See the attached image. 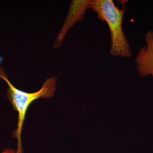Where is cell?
<instances>
[{
	"mask_svg": "<svg viewBox=\"0 0 153 153\" xmlns=\"http://www.w3.org/2000/svg\"><path fill=\"white\" fill-rule=\"evenodd\" d=\"M1 153H16V152L12 149H5Z\"/></svg>",
	"mask_w": 153,
	"mask_h": 153,
	"instance_id": "cell-5",
	"label": "cell"
},
{
	"mask_svg": "<svg viewBox=\"0 0 153 153\" xmlns=\"http://www.w3.org/2000/svg\"><path fill=\"white\" fill-rule=\"evenodd\" d=\"M145 40L146 45L140 48L136 57V67L142 77L151 76L153 79V31L148 30Z\"/></svg>",
	"mask_w": 153,
	"mask_h": 153,
	"instance_id": "cell-3",
	"label": "cell"
},
{
	"mask_svg": "<svg viewBox=\"0 0 153 153\" xmlns=\"http://www.w3.org/2000/svg\"><path fill=\"white\" fill-rule=\"evenodd\" d=\"M3 59L0 57V78L4 80L8 88L6 95L13 108L18 113L16 129L13 132V137L17 140V150L16 153H24L22 143V134L25 116L31 104L40 98L50 99L55 94L56 90L57 79L55 76L49 77L44 82L40 90L33 93H28L18 89L10 82L5 71L1 65Z\"/></svg>",
	"mask_w": 153,
	"mask_h": 153,
	"instance_id": "cell-1",
	"label": "cell"
},
{
	"mask_svg": "<svg viewBox=\"0 0 153 153\" xmlns=\"http://www.w3.org/2000/svg\"><path fill=\"white\" fill-rule=\"evenodd\" d=\"M88 8V1H72L70 5V9L66 21L57 37L54 47H58L67 31L75 23L82 21L83 19L85 11Z\"/></svg>",
	"mask_w": 153,
	"mask_h": 153,
	"instance_id": "cell-4",
	"label": "cell"
},
{
	"mask_svg": "<svg viewBox=\"0 0 153 153\" xmlns=\"http://www.w3.org/2000/svg\"><path fill=\"white\" fill-rule=\"evenodd\" d=\"M88 8L97 14L100 20L106 22L111 36L110 53L115 57L128 58L132 55L123 28L125 9H120L112 0H88Z\"/></svg>",
	"mask_w": 153,
	"mask_h": 153,
	"instance_id": "cell-2",
	"label": "cell"
}]
</instances>
